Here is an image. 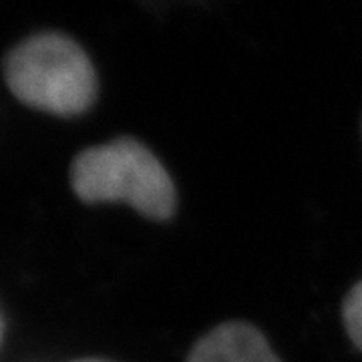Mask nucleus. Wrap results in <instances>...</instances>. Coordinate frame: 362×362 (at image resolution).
I'll return each instance as SVG.
<instances>
[{
	"mask_svg": "<svg viewBox=\"0 0 362 362\" xmlns=\"http://www.w3.org/2000/svg\"><path fill=\"white\" fill-rule=\"evenodd\" d=\"M187 362H282L256 326L226 322L199 338Z\"/></svg>",
	"mask_w": 362,
	"mask_h": 362,
	"instance_id": "7ed1b4c3",
	"label": "nucleus"
},
{
	"mask_svg": "<svg viewBox=\"0 0 362 362\" xmlns=\"http://www.w3.org/2000/svg\"><path fill=\"white\" fill-rule=\"evenodd\" d=\"M342 316L350 340L356 344V349L362 350V280L352 286L349 296L344 298Z\"/></svg>",
	"mask_w": 362,
	"mask_h": 362,
	"instance_id": "20e7f679",
	"label": "nucleus"
},
{
	"mask_svg": "<svg viewBox=\"0 0 362 362\" xmlns=\"http://www.w3.org/2000/svg\"><path fill=\"white\" fill-rule=\"evenodd\" d=\"M4 78L21 103L57 117L81 115L97 99L90 59L61 33H40L16 45L4 59Z\"/></svg>",
	"mask_w": 362,
	"mask_h": 362,
	"instance_id": "f257e3e1",
	"label": "nucleus"
},
{
	"mask_svg": "<svg viewBox=\"0 0 362 362\" xmlns=\"http://www.w3.org/2000/svg\"><path fill=\"white\" fill-rule=\"evenodd\" d=\"M71 185L85 204L123 202L149 220H168L177 206L165 168L131 137L81 151L71 165Z\"/></svg>",
	"mask_w": 362,
	"mask_h": 362,
	"instance_id": "f03ea898",
	"label": "nucleus"
},
{
	"mask_svg": "<svg viewBox=\"0 0 362 362\" xmlns=\"http://www.w3.org/2000/svg\"><path fill=\"white\" fill-rule=\"evenodd\" d=\"M0 340H2V318H0Z\"/></svg>",
	"mask_w": 362,
	"mask_h": 362,
	"instance_id": "39448f33",
	"label": "nucleus"
},
{
	"mask_svg": "<svg viewBox=\"0 0 362 362\" xmlns=\"http://www.w3.org/2000/svg\"><path fill=\"white\" fill-rule=\"evenodd\" d=\"M77 362H103V361H77Z\"/></svg>",
	"mask_w": 362,
	"mask_h": 362,
	"instance_id": "423d86ee",
	"label": "nucleus"
}]
</instances>
